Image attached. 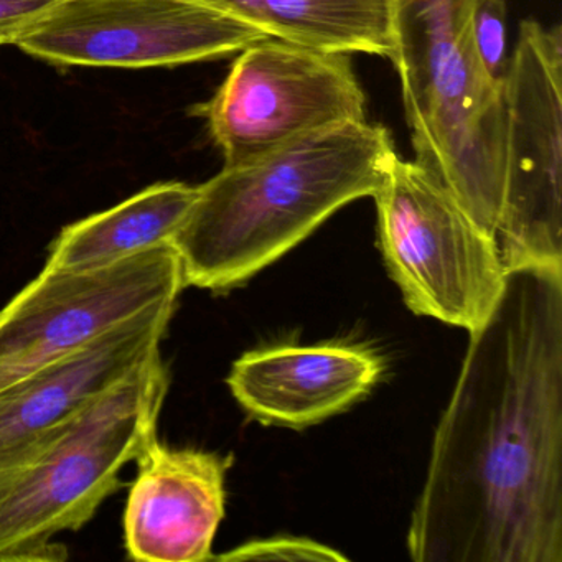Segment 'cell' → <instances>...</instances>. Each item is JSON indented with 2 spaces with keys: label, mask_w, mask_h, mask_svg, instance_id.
Here are the masks:
<instances>
[{
  "label": "cell",
  "mask_w": 562,
  "mask_h": 562,
  "mask_svg": "<svg viewBox=\"0 0 562 562\" xmlns=\"http://www.w3.org/2000/svg\"><path fill=\"white\" fill-rule=\"evenodd\" d=\"M396 156L386 127L360 121L223 166L170 241L183 284L216 294L245 284L338 210L373 196Z\"/></svg>",
  "instance_id": "obj_2"
},
{
  "label": "cell",
  "mask_w": 562,
  "mask_h": 562,
  "mask_svg": "<svg viewBox=\"0 0 562 562\" xmlns=\"http://www.w3.org/2000/svg\"><path fill=\"white\" fill-rule=\"evenodd\" d=\"M470 31L486 75L495 83L505 85L508 71L505 0H472Z\"/></svg>",
  "instance_id": "obj_15"
},
{
  "label": "cell",
  "mask_w": 562,
  "mask_h": 562,
  "mask_svg": "<svg viewBox=\"0 0 562 562\" xmlns=\"http://www.w3.org/2000/svg\"><path fill=\"white\" fill-rule=\"evenodd\" d=\"M262 34L328 54H394L387 0H195Z\"/></svg>",
  "instance_id": "obj_14"
},
{
  "label": "cell",
  "mask_w": 562,
  "mask_h": 562,
  "mask_svg": "<svg viewBox=\"0 0 562 562\" xmlns=\"http://www.w3.org/2000/svg\"><path fill=\"white\" fill-rule=\"evenodd\" d=\"M216 561H347L341 552L305 538H269L246 542Z\"/></svg>",
  "instance_id": "obj_16"
},
{
  "label": "cell",
  "mask_w": 562,
  "mask_h": 562,
  "mask_svg": "<svg viewBox=\"0 0 562 562\" xmlns=\"http://www.w3.org/2000/svg\"><path fill=\"white\" fill-rule=\"evenodd\" d=\"M183 284L170 245L104 268H44L0 311V390L160 304Z\"/></svg>",
  "instance_id": "obj_8"
},
{
  "label": "cell",
  "mask_w": 562,
  "mask_h": 562,
  "mask_svg": "<svg viewBox=\"0 0 562 562\" xmlns=\"http://www.w3.org/2000/svg\"><path fill=\"white\" fill-rule=\"evenodd\" d=\"M61 0H0V45H18Z\"/></svg>",
  "instance_id": "obj_17"
},
{
  "label": "cell",
  "mask_w": 562,
  "mask_h": 562,
  "mask_svg": "<svg viewBox=\"0 0 562 562\" xmlns=\"http://www.w3.org/2000/svg\"><path fill=\"white\" fill-rule=\"evenodd\" d=\"M383 373V358L363 345H278L243 355L226 381L252 419L305 429L367 397Z\"/></svg>",
  "instance_id": "obj_11"
},
{
  "label": "cell",
  "mask_w": 562,
  "mask_h": 562,
  "mask_svg": "<svg viewBox=\"0 0 562 562\" xmlns=\"http://www.w3.org/2000/svg\"><path fill=\"white\" fill-rule=\"evenodd\" d=\"M136 462L124 518L130 558L146 562L212 559L213 539L225 516V476L232 457L170 449L154 437Z\"/></svg>",
  "instance_id": "obj_10"
},
{
  "label": "cell",
  "mask_w": 562,
  "mask_h": 562,
  "mask_svg": "<svg viewBox=\"0 0 562 562\" xmlns=\"http://www.w3.org/2000/svg\"><path fill=\"white\" fill-rule=\"evenodd\" d=\"M169 370L156 355L78 413L0 447V562L64 561L61 531L83 528L157 437Z\"/></svg>",
  "instance_id": "obj_4"
},
{
  "label": "cell",
  "mask_w": 562,
  "mask_h": 562,
  "mask_svg": "<svg viewBox=\"0 0 562 562\" xmlns=\"http://www.w3.org/2000/svg\"><path fill=\"white\" fill-rule=\"evenodd\" d=\"M416 162L495 238L505 183V85L480 64L472 0H387Z\"/></svg>",
  "instance_id": "obj_3"
},
{
  "label": "cell",
  "mask_w": 562,
  "mask_h": 562,
  "mask_svg": "<svg viewBox=\"0 0 562 562\" xmlns=\"http://www.w3.org/2000/svg\"><path fill=\"white\" fill-rule=\"evenodd\" d=\"M176 304H160L0 390V447L87 407L160 353Z\"/></svg>",
  "instance_id": "obj_12"
},
{
  "label": "cell",
  "mask_w": 562,
  "mask_h": 562,
  "mask_svg": "<svg viewBox=\"0 0 562 562\" xmlns=\"http://www.w3.org/2000/svg\"><path fill=\"white\" fill-rule=\"evenodd\" d=\"M384 265L407 307L469 334L505 291L496 239L416 160L394 157L374 192Z\"/></svg>",
  "instance_id": "obj_5"
},
{
  "label": "cell",
  "mask_w": 562,
  "mask_h": 562,
  "mask_svg": "<svg viewBox=\"0 0 562 562\" xmlns=\"http://www.w3.org/2000/svg\"><path fill=\"white\" fill-rule=\"evenodd\" d=\"M236 55L212 100L195 108L226 167L315 131L367 121V97L347 54L265 38Z\"/></svg>",
  "instance_id": "obj_7"
},
{
  "label": "cell",
  "mask_w": 562,
  "mask_h": 562,
  "mask_svg": "<svg viewBox=\"0 0 562 562\" xmlns=\"http://www.w3.org/2000/svg\"><path fill=\"white\" fill-rule=\"evenodd\" d=\"M505 183L496 245L506 271L562 268V31L519 25L505 78Z\"/></svg>",
  "instance_id": "obj_6"
},
{
  "label": "cell",
  "mask_w": 562,
  "mask_h": 562,
  "mask_svg": "<svg viewBox=\"0 0 562 562\" xmlns=\"http://www.w3.org/2000/svg\"><path fill=\"white\" fill-rule=\"evenodd\" d=\"M199 196V187L154 183L113 209L71 223L50 245L45 268L85 271L170 245Z\"/></svg>",
  "instance_id": "obj_13"
},
{
  "label": "cell",
  "mask_w": 562,
  "mask_h": 562,
  "mask_svg": "<svg viewBox=\"0 0 562 562\" xmlns=\"http://www.w3.org/2000/svg\"><path fill=\"white\" fill-rule=\"evenodd\" d=\"M265 38L195 0H61L18 47L55 67L143 70L220 60Z\"/></svg>",
  "instance_id": "obj_9"
},
{
  "label": "cell",
  "mask_w": 562,
  "mask_h": 562,
  "mask_svg": "<svg viewBox=\"0 0 562 562\" xmlns=\"http://www.w3.org/2000/svg\"><path fill=\"white\" fill-rule=\"evenodd\" d=\"M416 562H562V268L509 269L411 516Z\"/></svg>",
  "instance_id": "obj_1"
}]
</instances>
